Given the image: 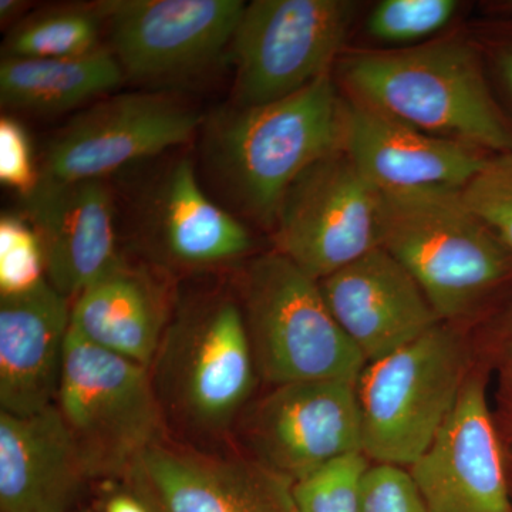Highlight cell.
I'll return each mask as SVG.
<instances>
[{
	"mask_svg": "<svg viewBox=\"0 0 512 512\" xmlns=\"http://www.w3.org/2000/svg\"><path fill=\"white\" fill-rule=\"evenodd\" d=\"M346 103L330 74L255 107H225L205 126L212 183L237 210L274 225L286 191L322 158L345 148Z\"/></svg>",
	"mask_w": 512,
	"mask_h": 512,
	"instance_id": "obj_1",
	"label": "cell"
},
{
	"mask_svg": "<svg viewBox=\"0 0 512 512\" xmlns=\"http://www.w3.org/2000/svg\"><path fill=\"white\" fill-rule=\"evenodd\" d=\"M352 99L410 126L497 154H512V126L497 106L473 47L446 39L342 62Z\"/></svg>",
	"mask_w": 512,
	"mask_h": 512,
	"instance_id": "obj_2",
	"label": "cell"
},
{
	"mask_svg": "<svg viewBox=\"0 0 512 512\" xmlns=\"http://www.w3.org/2000/svg\"><path fill=\"white\" fill-rule=\"evenodd\" d=\"M165 426L220 439L249 406L258 372L241 303L224 292L185 302L148 367Z\"/></svg>",
	"mask_w": 512,
	"mask_h": 512,
	"instance_id": "obj_3",
	"label": "cell"
},
{
	"mask_svg": "<svg viewBox=\"0 0 512 512\" xmlns=\"http://www.w3.org/2000/svg\"><path fill=\"white\" fill-rule=\"evenodd\" d=\"M382 247L419 282L441 322L473 311L512 268L510 249L461 188L382 192Z\"/></svg>",
	"mask_w": 512,
	"mask_h": 512,
	"instance_id": "obj_4",
	"label": "cell"
},
{
	"mask_svg": "<svg viewBox=\"0 0 512 512\" xmlns=\"http://www.w3.org/2000/svg\"><path fill=\"white\" fill-rule=\"evenodd\" d=\"M239 303L256 372L266 383H356L365 369V357L333 318L319 282L275 249L249 264Z\"/></svg>",
	"mask_w": 512,
	"mask_h": 512,
	"instance_id": "obj_5",
	"label": "cell"
},
{
	"mask_svg": "<svg viewBox=\"0 0 512 512\" xmlns=\"http://www.w3.org/2000/svg\"><path fill=\"white\" fill-rule=\"evenodd\" d=\"M464 370L460 339L441 323L366 363L356 382L362 453L373 463H417L456 409Z\"/></svg>",
	"mask_w": 512,
	"mask_h": 512,
	"instance_id": "obj_6",
	"label": "cell"
},
{
	"mask_svg": "<svg viewBox=\"0 0 512 512\" xmlns=\"http://www.w3.org/2000/svg\"><path fill=\"white\" fill-rule=\"evenodd\" d=\"M55 406L93 481L104 484L123 483L167 429L147 367L97 348L72 329Z\"/></svg>",
	"mask_w": 512,
	"mask_h": 512,
	"instance_id": "obj_7",
	"label": "cell"
},
{
	"mask_svg": "<svg viewBox=\"0 0 512 512\" xmlns=\"http://www.w3.org/2000/svg\"><path fill=\"white\" fill-rule=\"evenodd\" d=\"M355 12L356 3L348 0L247 3L228 50L234 106L282 100L328 76Z\"/></svg>",
	"mask_w": 512,
	"mask_h": 512,
	"instance_id": "obj_8",
	"label": "cell"
},
{
	"mask_svg": "<svg viewBox=\"0 0 512 512\" xmlns=\"http://www.w3.org/2000/svg\"><path fill=\"white\" fill-rule=\"evenodd\" d=\"M272 227L275 251L320 282L382 247V191L342 148L296 178Z\"/></svg>",
	"mask_w": 512,
	"mask_h": 512,
	"instance_id": "obj_9",
	"label": "cell"
},
{
	"mask_svg": "<svg viewBox=\"0 0 512 512\" xmlns=\"http://www.w3.org/2000/svg\"><path fill=\"white\" fill-rule=\"evenodd\" d=\"M110 50L126 79L175 83L210 70L231 46L242 0H106Z\"/></svg>",
	"mask_w": 512,
	"mask_h": 512,
	"instance_id": "obj_10",
	"label": "cell"
},
{
	"mask_svg": "<svg viewBox=\"0 0 512 512\" xmlns=\"http://www.w3.org/2000/svg\"><path fill=\"white\" fill-rule=\"evenodd\" d=\"M201 116L161 93H123L80 111L47 144L43 183L106 180L120 168L187 143Z\"/></svg>",
	"mask_w": 512,
	"mask_h": 512,
	"instance_id": "obj_11",
	"label": "cell"
},
{
	"mask_svg": "<svg viewBox=\"0 0 512 512\" xmlns=\"http://www.w3.org/2000/svg\"><path fill=\"white\" fill-rule=\"evenodd\" d=\"M248 457L295 481L362 453L356 383L309 380L276 386L238 421Z\"/></svg>",
	"mask_w": 512,
	"mask_h": 512,
	"instance_id": "obj_12",
	"label": "cell"
},
{
	"mask_svg": "<svg viewBox=\"0 0 512 512\" xmlns=\"http://www.w3.org/2000/svg\"><path fill=\"white\" fill-rule=\"evenodd\" d=\"M151 512H298L293 481L248 456L161 440L123 481Z\"/></svg>",
	"mask_w": 512,
	"mask_h": 512,
	"instance_id": "obj_13",
	"label": "cell"
},
{
	"mask_svg": "<svg viewBox=\"0 0 512 512\" xmlns=\"http://www.w3.org/2000/svg\"><path fill=\"white\" fill-rule=\"evenodd\" d=\"M409 471L427 512H512L510 478L480 379L466 380L456 409Z\"/></svg>",
	"mask_w": 512,
	"mask_h": 512,
	"instance_id": "obj_14",
	"label": "cell"
},
{
	"mask_svg": "<svg viewBox=\"0 0 512 512\" xmlns=\"http://www.w3.org/2000/svg\"><path fill=\"white\" fill-rule=\"evenodd\" d=\"M319 285L333 318L367 363L402 349L441 323L419 282L383 247Z\"/></svg>",
	"mask_w": 512,
	"mask_h": 512,
	"instance_id": "obj_15",
	"label": "cell"
},
{
	"mask_svg": "<svg viewBox=\"0 0 512 512\" xmlns=\"http://www.w3.org/2000/svg\"><path fill=\"white\" fill-rule=\"evenodd\" d=\"M345 150L382 192L464 188L490 158L480 148L433 136L356 99L346 103Z\"/></svg>",
	"mask_w": 512,
	"mask_h": 512,
	"instance_id": "obj_16",
	"label": "cell"
},
{
	"mask_svg": "<svg viewBox=\"0 0 512 512\" xmlns=\"http://www.w3.org/2000/svg\"><path fill=\"white\" fill-rule=\"evenodd\" d=\"M45 251L47 281L72 299L123 261L106 180L43 183L23 198Z\"/></svg>",
	"mask_w": 512,
	"mask_h": 512,
	"instance_id": "obj_17",
	"label": "cell"
},
{
	"mask_svg": "<svg viewBox=\"0 0 512 512\" xmlns=\"http://www.w3.org/2000/svg\"><path fill=\"white\" fill-rule=\"evenodd\" d=\"M94 483L55 404L0 412V512H73Z\"/></svg>",
	"mask_w": 512,
	"mask_h": 512,
	"instance_id": "obj_18",
	"label": "cell"
},
{
	"mask_svg": "<svg viewBox=\"0 0 512 512\" xmlns=\"http://www.w3.org/2000/svg\"><path fill=\"white\" fill-rule=\"evenodd\" d=\"M70 322V299L49 281L0 298V412L29 416L56 403Z\"/></svg>",
	"mask_w": 512,
	"mask_h": 512,
	"instance_id": "obj_19",
	"label": "cell"
},
{
	"mask_svg": "<svg viewBox=\"0 0 512 512\" xmlns=\"http://www.w3.org/2000/svg\"><path fill=\"white\" fill-rule=\"evenodd\" d=\"M153 259L180 271H202L237 261L251 237L198 183L191 158L174 163L153 197L148 218Z\"/></svg>",
	"mask_w": 512,
	"mask_h": 512,
	"instance_id": "obj_20",
	"label": "cell"
},
{
	"mask_svg": "<svg viewBox=\"0 0 512 512\" xmlns=\"http://www.w3.org/2000/svg\"><path fill=\"white\" fill-rule=\"evenodd\" d=\"M168 322L160 288L121 261L74 298L70 329L97 348L148 369Z\"/></svg>",
	"mask_w": 512,
	"mask_h": 512,
	"instance_id": "obj_21",
	"label": "cell"
},
{
	"mask_svg": "<svg viewBox=\"0 0 512 512\" xmlns=\"http://www.w3.org/2000/svg\"><path fill=\"white\" fill-rule=\"evenodd\" d=\"M124 80L116 56L106 47L66 59L3 57L0 103L22 113H64L114 92Z\"/></svg>",
	"mask_w": 512,
	"mask_h": 512,
	"instance_id": "obj_22",
	"label": "cell"
},
{
	"mask_svg": "<svg viewBox=\"0 0 512 512\" xmlns=\"http://www.w3.org/2000/svg\"><path fill=\"white\" fill-rule=\"evenodd\" d=\"M104 16L99 2L39 10L20 19L3 42V57L66 59L96 52Z\"/></svg>",
	"mask_w": 512,
	"mask_h": 512,
	"instance_id": "obj_23",
	"label": "cell"
},
{
	"mask_svg": "<svg viewBox=\"0 0 512 512\" xmlns=\"http://www.w3.org/2000/svg\"><path fill=\"white\" fill-rule=\"evenodd\" d=\"M369 466L365 454H349L295 481L298 512H360V485Z\"/></svg>",
	"mask_w": 512,
	"mask_h": 512,
	"instance_id": "obj_24",
	"label": "cell"
},
{
	"mask_svg": "<svg viewBox=\"0 0 512 512\" xmlns=\"http://www.w3.org/2000/svg\"><path fill=\"white\" fill-rule=\"evenodd\" d=\"M457 10L456 0H383L367 18L366 29L384 43L419 42L446 28Z\"/></svg>",
	"mask_w": 512,
	"mask_h": 512,
	"instance_id": "obj_25",
	"label": "cell"
},
{
	"mask_svg": "<svg viewBox=\"0 0 512 512\" xmlns=\"http://www.w3.org/2000/svg\"><path fill=\"white\" fill-rule=\"evenodd\" d=\"M47 281L42 241L28 218H0V298L18 296Z\"/></svg>",
	"mask_w": 512,
	"mask_h": 512,
	"instance_id": "obj_26",
	"label": "cell"
},
{
	"mask_svg": "<svg viewBox=\"0 0 512 512\" xmlns=\"http://www.w3.org/2000/svg\"><path fill=\"white\" fill-rule=\"evenodd\" d=\"M461 192L470 210L512 254V154L488 158Z\"/></svg>",
	"mask_w": 512,
	"mask_h": 512,
	"instance_id": "obj_27",
	"label": "cell"
},
{
	"mask_svg": "<svg viewBox=\"0 0 512 512\" xmlns=\"http://www.w3.org/2000/svg\"><path fill=\"white\" fill-rule=\"evenodd\" d=\"M360 512H427L410 471L373 463L360 485Z\"/></svg>",
	"mask_w": 512,
	"mask_h": 512,
	"instance_id": "obj_28",
	"label": "cell"
},
{
	"mask_svg": "<svg viewBox=\"0 0 512 512\" xmlns=\"http://www.w3.org/2000/svg\"><path fill=\"white\" fill-rule=\"evenodd\" d=\"M40 180L32 140L18 119H0V181L5 187L18 191L22 198L36 190Z\"/></svg>",
	"mask_w": 512,
	"mask_h": 512,
	"instance_id": "obj_29",
	"label": "cell"
},
{
	"mask_svg": "<svg viewBox=\"0 0 512 512\" xmlns=\"http://www.w3.org/2000/svg\"><path fill=\"white\" fill-rule=\"evenodd\" d=\"M101 500L100 512H151L146 503L123 483H111Z\"/></svg>",
	"mask_w": 512,
	"mask_h": 512,
	"instance_id": "obj_30",
	"label": "cell"
},
{
	"mask_svg": "<svg viewBox=\"0 0 512 512\" xmlns=\"http://www.w3.org/2000/svg\"><path fill=\"white\" fill-rule=\"evenodd\" d=\"M26 8H28V3L26 2H20V0H2V2H0V19H2V25L18 19L20 12Z\"/></svg>",
	"mask_w": 512,
	"mask_h": 512,
	"instance_id": "obj_31",
	"label": "cell"
},
{
	"mask_svg": "<svg viewBox=\"0 0 512 512\" xmlns=\"http://www.w3.org/2000/svg\"><path fill=\"white\" fill-rule=\"evenodd\" d=\"M501 66H503V73L505 79H507L508 86H510L512 92V50L511 52H508L507 55L504 56L503 63H501Z\"/></svg>",
	"mask_w": 512,
	"mask_h": 512,
	"instance_id": "obj_32",
	"label": "cell"
},
{
	"mask_svg": "<svg viewBox=\"0 0 512 512\" xmlns=\"http://www.w3.org/2000/svg\"><path fill=\"white\" fill-rule=\"evenodd\" d=\"M510 487H511V494H512V484L510 485Z\"/></svg>",
	"mask_w": 512,
	"mask_h": 512,
	"instance_id": "obj_33",
	"label": "cell"
}]
</instances>
